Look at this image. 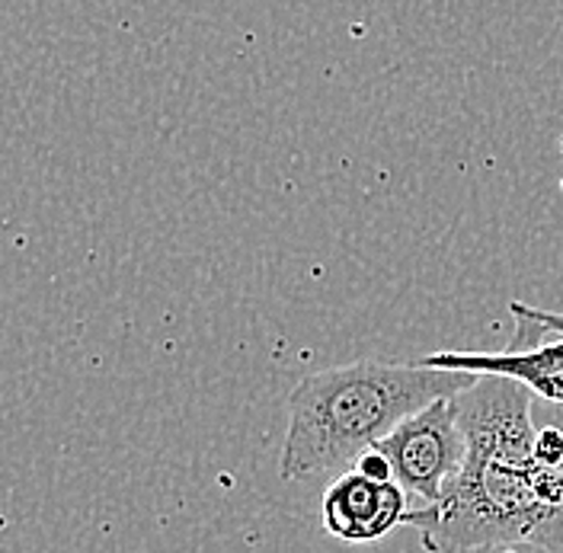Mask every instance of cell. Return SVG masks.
<instances>
[{
    "instance_id": "1",
    "label": "cell",
    "mask_w": 563,
    "mask_h": 553,
    "mask_svg": "<svg viewBox=\"0 0 563 553\" xmlns=\"http://www.w3.org/2000/svg\"><path fill=\"white\" fill-rule=\"evenodd\" d=\"M474 375L422 362H350L301 380L288 397L279 477L288 484L352 467L365 451L435 400L455 397Z\"/></svg>"
},
{
    "instance_id": "2",
    "label": "cell",
    "mask_w": 563,
    "mask_h": 553,
    "mask_svg": "<svg viewBox=\"0 0 563 553\" xmlns=\"http://www.w3.org/2000/svg\"><path fill=\"white\" fill-rule=\"evenodd\" d=\"M426 553L538 548L563 553V467L534 464L464 471L445 499L407 512Z\"/></svg>"
},
{
    "instance_id": "3",
    "label": "cell",
    "mask_w": 563,
    "mask_h": 553,
    "mask_svg": "<svg viewBox=\"0 0 563 553\" xmlns=\"http://www.w3.org/2000/svg\"><path fill=\"white\" fill-rule=\"evenodd\" d=\"M531 390L512 378L481 375L455 394L457 429L467 445L464 471L534 467L538 429L531 425Z\"/></svg>"
},
{
    "instance_id": "4",
    "label": "cell",
    "mask_w": 563,
    "mask_h": 553,
    "mask_svg": "<svg viewBox=\"0 0 563 553\" xmlns=\"http://www.w3.org/2000/svg\"><path fill=\"white\" fill-rule=\"evenodd\" d=\"M375 451L394 471V484L435 506L461 480L467 445L457 429L455 397L435 400L426 410L404 419Z\"/></svg>"
},
{
    "instance_id": "5",
    "label": "cell",
    "mask_w": 563,
    "mask_h": 553,
    "mask_svg": "<svg viewBox=\"0 0 563 553\" xmlns=\"http://www.w3.org/2000/svg\"><path fill=\"white\" fill-rule=\"evenodd\" d=\"M407 493L350 467L327 486L320 502L323 531L346 544H375L407 521Z\"/></svg>"
},
{
    "instance_id": "6",
    "label": "cell",
    "mask_w": 563,
    "mask_h": 553,
    "mask_svg": "<svg viewBox=\"0 0 563 553\" xmlns=\"http://www.w3.org/2000/svg\"><path fill=\"white\" fill-rule=\"evenodd\" d=\"M426 368L457 375H496L526 384L541 400L563 407V336L551 343H516L503 352H432L420 358Z\"/></svg>"
},
{
    "instance_id": "7",
    "label": "cell",
    "mask_w": 563,
    "mask_h": 553,
    "mask_svg": "<svg viewBox=\"0 0 563 553\" xmlns=\"http://www.w3.org/2000/svg\"><path fill=\"white\" fill-rule=\"evenodd\" d=\"M534 461L544 467H563V432L548 425L538 432V445H534Z\"/></svg>"
},
{
    "instance_id": "8",
    "label": "cell",
    "mask_w": 563,
    "mask_h": 553,
    "mask_svg": "<svg viewBox=\"0 0 563 553\" xmlns=\"http://www.w3.org/2000/svg\"><path fill=\"white\" fill-rule=\"evenodd\" d=\"M509 311H512V317H526V320H531V323H538L541 330L563 336V311L531 308V305H526V301H512V305H509Z\"/></svg>"
},
{
    "instance_id": "9",
    "label": "cell",
    "mask_w": 563,
    "mask_h": 553,
    "mask_svg": "<svg viewBox=\"0 0 563 553\" xmlns=\"http://www.w3.org/2000/svg\"><path fill=\"white\" fill-rule=\"evenodd\" d=\"M358 474H365V477H372V480H382V484H394V471H390V464H387L385 457L378 454V451H365L355 464H352Z\"/></svg>"
},
{
    "instance_id": "10",
    "label": "cell",
    "mask_w": 563,
    "mask_h": 553,
    "mask_svg": "<svg viewBox=\"0 0 563 553\" xmlns=\"http://www.w3.org/2000/svg\"><path fill=\"white\" fill-rule=\"evenodd\" d=\"M561 144H563V141H561Z\"/></svg>"
}]
</instances>
